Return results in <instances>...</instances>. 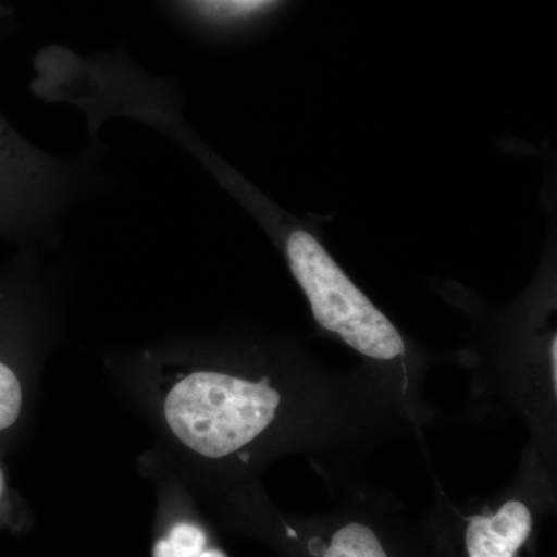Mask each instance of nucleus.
<instances>
[{"label": "nucleus", "mask_w": 557, "mask_h": 557, "mask_svg": "<svg viewBox=\"0 0 557 557\" xmlns=\"http://www.w3.org/2000/svg\"><path fill=\"white\" fill-rule=\"evenodd\" d=\"M284 409V397L269 381L222 370L183 376L163 403L174 437L205 458H228L263 437Z\"/></svg>", "instance_id": "1"}, {"label": "nucleus", "mask_w": 557, "mask_h": 557, "mask_svg": "<svg viewBox=\"0 0 557 557\" xmlns=\"http://www.w3.org/2000/svg\"><path fill=\"white\" fill-rule=\"evenodd\" d=\"M287 256L289 269L309 298L311 313L321 327L373 361L394 362L405 357V339L395 325L311 234H289Z\"/></svg>", "instance_id": "2"}, {"label": "nucleus", "mask_w": 557, "mask_h": 557, "mask_svg": "<svg viewBox=\"0 0 557 557\" xmlns=\"http://www.w3.org/2000/svg\"><path fill=\"white\" fill-rule=\"evenodd\" d=\"M533 533V515L525 502L511 498L491 515L468 520L467 557H518Z\"/></svg>", "instance_id": "3"}, {"label": "nucleus", "mask_w": 557, "mask_h": 557, "mask_svg": "<svg viewBox=\"0 0 557 557\" xmlns=\"http://www.w3.org/2000/svg\"><path fill=\"white\" fill-rule=\"evenodd\" d=\"M33 164L30 150L0 116V230L16 225L30 211Z\"/></svg>", "instance_id": "4"}, {"label": "nucleus", "mask_w": 557, "mask_h": 557, "mask_svg": "<svg viewBox=\"0 0 557 557\" xmlns=\"http://www.w3.org/2000/svg\"><path fill=\"white\" fill-rule=\"evenodd\" d=\"M313 557H394L379 531L364 520L350 519L330 528L327 536L310 541Z\"/></svg>", "instance_id": "5"}, {"label": "nucleus", "mask_w": 557, "mask_h": 557, "mask_svg": "<svg viewBox=\"0 0 557 557\" xmlns=\"http://www.w3.org/2000/svg\"><path fill=\"white\" fill-rule=\"evenodd\" d=\"M152 557H228L222 549L211 547L203 528L193 522H180L166 537L153 545Z\"/></svg>", "instance_id": "6"}, {"label": "nucleus", "mask_w": 557, "mask_h": 557, "mask_svg": "<svg viewBox=\"0 0 557 557\" xmlns=\"http://www.w3.org/2000/svg\"><path fill=\"white\" fill-rule=\"evenodd\" d=\"M22 410V386L16 373L0 361V431L16 423Z\"/></svg>", "instance_id": "7"}, {"label": "nucleus", "mask_w": 557, "mask_h": 557, "mask_svg": "<svg viewBox=\"0 0 557 557\" xmlns=\"http://www.w3.org/2000/svg\"><path fill=\"white\" fill-rule=\"evenodd\" d=\"M557 338L556 335L553 336L552 343H549V350H548V361H549V380H552L553 384V394L556 395L557 392Z\"/></svg>", "instance_id": "8"}, {"label": "nucleus", "mask_w": 557, "mask_h": 557, "mask_svg": "<svg viewBox=\"0 0 557 557\" xmlns=\"http://www.w3.org/2000/svg\"><path fill=\"white\" fill-rule=\"evenodd\" d=\"M0 493H2V479H0Z\"/></svg>", "instance_id": "9"}]
</instances>
